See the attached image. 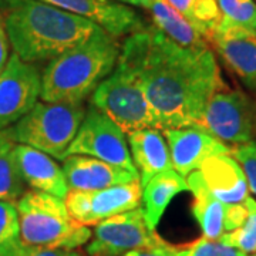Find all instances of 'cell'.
<instances>
[{"label":"cell","instance_id":"1","mask_svg":"<svg viewBox=\"0 0 256 256\" xmlns=\"http://www.w3.org/2000/svg\"><path fill=\"white\" fill-rule=\"evenodd\" d=\"M140 37L141 77L158 128L196 127L210 97L225 87L214 52L180 46L156 26Z\"/></svg>","mask_w":256,"mask_h":256},{"label":"cell","instance_id":"2","mask_svg":"<svg viewBox=\"0 0 256 256\" xmlns=\"http://www.w3.org/2000/svg\"><path fill=\"white\" fill-rule=\"evenodd\" d=\"M13 53L26 63L52 62L100 28L88 18L38 0H0Z\"/></svg>","mask_w":256,"mask_h":256},{"label":"cell","instance_id":"3","mask_svg":"<svg viewBox=\"0 0 256 256\" xmlns=\"http://www.w3.org/2000/svg\"><path fill=\"white\" fill-rule=\"evenodd\" d=\"M121 44L98 28L82 44L48 62L42 73L40 98L47 102H84L114 70Z\"/></svg>","mask_w":256,"mask_h":256},{"label":"cell","instance_id":"4","mask_svg":"<svg viewBox=\"0 0 256 256\" xmlns=\"http://www.w3.org/2000/svg\"><path fill=\"white\" fill-rule=\"evenodd\" d=\"M90 104L108 116L126 134L146 128L160 130L141 77L140 30L124 40L114 70L94 90Z\"/></svg>","mask_w":256,"mask_h":256},{"label":"cell","instance_id":"5","mask_svg":"<svg viewBox=\"0 0 256 256\" xmlns=\"http://www.w3.org/2000/svg\"><path fill=\"white\" fill-rule=\"evenodd\" d=\"M20 240L28 249H67L88 244L92 229L74 220L62 198L26 191L16 202Z\"/></svg>","mask_w":256,"mask_h":256},{"label":"cell","instance_id":"6","mask_svg":"<svg viewBox=\"0 0 256 256\" xmlns=\"http://www.w3.org/2000/svg\"><path fill=\"white\" fill-rule=\"evenodd\" d=\"M87 107L84 102L38 101L6 132L16 144L32 146L52 158L64 161L66 151L82 126Z\"/></svg>","mask_w":256,"mask_h":256},{"label":"cell","instance_id":"7","mask_svg":"<svg viewBox=\"0 0 256 256\" xmlns=\"http://www.w3.org/2000/svg\"><path fill=\"white\" fill-rule=\"evenodd\" d=\"M168 245L148 226L144 210L138 206L96 225L86 252L88 256H124L130 252Z\"/></svg>","mask_w":256,"mask_h":256},{"label":"cell","instance_id":"8","mask_svg":"<svg viewBox=\"0 0 256 256\" xmlns=\"http://www.w3.org/2000/svg\"><path fill=\"white\" fill-rule=\"evenodd\" d=\"M92 156L138 175L126 132L92 104L87 107L82 126L66 151V156Z\"/></svg>","mask_w":256,"mask_h":256},{"label":"cell","instance_id":"9","mask_svg":"<svg viewBox=\"0 0 256 256\" xmlns=\"http://www.w3.org/2000/svg\"><path fill=\"white\" fill-rule=\"evenodd\" d=\"M196 127L225 144L249 142L256 137V102L240 90L224 87L210 97Z\"/></svg>","mask_w":256,"mask_h":256},{"label":"cell","instance_id":"10","mask_svg":"<svg viewBox=\"0 0 256 256\" xmlns=\"http://www.w3.org/2000/svg\"><path fill=\"white\" fill-rule=\"evenodd\" d=\"M42 94V73L14 53L0 73V130L12 127L32 110Z\"/></svg>","mask_w":256,"mask_h":256},{"label":"cell","instance_id":"11","mask_svg":"<svg viewBox=\"0 0 256 256\" xmlns=\"http://www.w3.org/2000/svg\"><path fill=\"white\" fill-rule=\"evenodd\" d=\"M140 180L98 191H70L64 198L72 218L84 226H96L114 215L136 210L141 204Z\"/></svg>","mask_w":256,"mask_h":256},{"label":"cell","instance_id":"12","mask_svg":"<svg viewBox=\"0 0 256 256\" xmlns=\"http://www.w3.org/2000/svg\"><path fill=\"white\" fill-rule=\"evenodd\" d=\"M168 141L172 168L184 178L198 171L212 156L232 154V148L200 127L162 130Z\"/></svg>","mask_w":256,"mask_h":256},{"label":"cell","instance_id":"13","mask_svg":"<svg viewBox=\"0 0 256 256\" xmlns=\"http://www.w3.org/2000/svg\"><path fill=\"white\" fill-rule=\"evenodd\" d=\"M54 8L88 18L111 36H130L146 28L136 10L116 0H38Z\"/></svg>","mask_w":256,"mask_h":256},{"label":"cell","instance_id":"14","mask_svg":"<svg viewBox=\"0 0 256 256\" xmlns=\"http://www.w3.org/2000/svg\"><path fill=\"white\" fill-rule=\"evenodd\" d=\"M210 43L245 87L256 92V33L218 26Z\"/></svg>","mask_w":256,"mask_h":256},{"label":"cell","instance_id":"15","mask_svg":"<svg viewBox=\"0 0 256 256\" xmlns=\"http://www.w3.org/2000/svg\"><path fill=\"white\" fill-rule=\"evenodd\" d=\"M63 171L70 191H98L140 180L127 170L86 156H66Z\"/></svg>","mask_w":256,"mask_h":256},{"label":"cell","instance_id":"16","mask_svg":"<svg viewBox=\"0 0 256 256\" xmlns=\"http://www.w3.org/2000/svg\"><path fill=\"white\" fill-rule=\"evenodd\" d=\"M14 158L18 172L32 191L44 192L64 200L70 192L63 166L44 152L32 146L16 144Z\"/></svg>","mask_w":256,"mask_h":256},{"label":"cell","instance_id":"17","mask_svg":"<svg viewBox=\"0 0 256 256\" xmlns=\"http://www.w3.org/2000/svg\"><path fill=\"white\" fill-rule=\"evenodd\" d=\"M208 191L224 204H240L249 196L246 176L232 154L212 156L198 170Z\"/></svg>","mask_w":256,"mask_h":256},{"label":"cell","instance_id":"18","mask_svg":"<svg viewBox=\"0 0 256 256\" xmlns=\"http://www.w3.org/2000/svg\"><path fill=\"white\" fill-rule=\"evenodd\" d=\"M131 158L140 175L141 186L164 171L172 170L170 148L156 128L137 130L127 134Z\"/></svg>","mask_w":256,"mask_h":256},{"label":"cell","instance_id":"19","mask_svg":"<svg viewBox=\"0 0 256 256\" xmlns=\"http://www.w3.org/2000/svg\"><path fill=\"white\" fill-rule=\"evenodd\" d=\"M188 190L194 195L192 215L201 228L204 238L220 240L225 234V218L228 204L216 200L206 188L200 171H194L186 178Z\"/></svg>","mask_w":256,"mask_h":256},{"label":"cell","instance_id":"20","mask_svg":"<svg viewBox=\"0 0 256 256\" xmlns=\"http://www.w3.org/2000/svg\"><path fill=\"white\" fill-rule=\"evenodd\" d=\"M142 8L151 14L154 26L182 47H206L208 40L170 4L168 0H146Z\"/></svg>","mask_w":256,"mask_h":256},{"label":"cell","instance_id":"21","mask_svg":"<svg viewBox=\"0 0 256 256\" xmlns=\"http://www.w3.org/2000/svg\"><path fill=\"white\" fill-rule=\"evenodd\" d=\"M184 191H188L186 180L174 168L156 175L146 182V186H142V210L150 228L156 230L170 202Z\"/></svg>","mask_w":256,"mask_h":256},{"label":"cell","instance_id":"22","mask_svg":"<svg viewBox=\"0 0 256 256\" xmlns=\"http://www.w3.org/2000/svg\"><path fill=\"white\" fill-rule=\"evenodd\" d=\"M14 146L16 142L8 136L6 128L0 130V200L12 204L26 192V184L16 164Z\"/></svg>","mask_w":256,"mask_h":256},{"label":"cell","instance_id":"23","mask_svg":"<svg viewBox=\"0 0 256 256\" xmlns=\"http://www.w3.org/2000/svg\"><path fill=\"white\" fill-rule=\"evenodd\" d=\"M184 18L191 23L208 43L220 22V12L216 0H168Z\"/></svg>","mask_w":256,"mask_h":256},{"label":"cell","instance_id":"24","mask_svg":"<svg viewBox=\"0 0 256 256\" xmlns=\"http://www.w3.org/2000/svg\"><path fill=\"white\" fill-rule=\"evenodd\" d=\"M220 12V28L256 33L255 0H216Z\"/></svg>","mask_w":256,"mask_h":256},{"label":"cell","instance_id":"25","mask_svg":"<svg viewBox=\"0 0 256 256\" xmlns=\"http://www.w3.org/2000/svg\"><path fill=\"white\" fill-rule=\"evenodd\" d=\"M23 250L16 204L0 200V256H18Z\"/></svg>","mask_w":256,"mask_h":256},{"label":"cell","instance_id":"26","mask_svg":"<svg viewBox=\"0 0 256 256\" xmlns=\"http://www.w3.org/2000/svg\"><path fill=\"white\" fill-rule=\"evenodd\" d=\"M245 205L248 210L245 222L238 229L224 234L220 240L246 255H254L256 252V201L252 196H248Z\"/></svg>","mask_w":256,"mask_h":256},{"label":"cell","instance_id":"27","mask_svg":"<svg viewBox=\"0 0 256 256\" xmlns=\"http://www.w3.org/2000/svg\"><path fill=\"white\" fill-rule=\"evenodd\" d=\"M175 252L178 256H249L220 240H212L204 236L182 246H175Z\"/></svg>","mask_w":256,"mask_h":256},{"label":"cell","instance_id":"28","mask_svg":"<svg viewBox=\"0 0 256 256\" xmlns=\"http://www.w3.org/2000/svg\"><path fill=\"white\" fill-rule=\"evenodd\" d=\"M232 156L246 176L249 191L256 195V140L236 146L232 150Z\"/></svg>","mask_w":256,"mask_h":256},{"label":"cell","instance_id":"29","mask_svg":"<svg viewBox=\"0 0 256 256\" xmlns=\"http://www.w3.org/2000/svg\"><path fill=\"white\" fill-rule=\"evenodd\" d=\"M18 256H84L78 250H67V249H28L24 246V250Z\"/></svg>","mask_w":256,"mask_h":256},{"label":"cell","instance_id":"30","mask_svg":"<svg viewBox=\"0 0 256 256\" xmlns=\"http://www.w3.org/2000/svg\"><path fill=\"white\" fill-rule=\"evenodd\" d=\"M9 47L10 42L9 37H8V32H6L3 20L0 18V73L4 70L6 64L9 62Z\"/></svg>","mask_w":256,"mask_h":256},{"label":"cell","instance_id":"31","mask_svg":"<svg viewBox=\"0 0 256 256\" xmlns=\"http://www.w3.org/2000/svg\"><path fill=\"white\" fill-rule=\"evenodd\" d=\"M124 256H178L175 252V246L168 245L164 248H156V249H142V250H136L130 252Z\"/></svg>","mask_w":256,"mask_h":256},{"label":"cell","instance_id":"32","mask_svg":"<svg viewBox=\"0 0 256 256\" xmlns=\"http://www.w3.org/2000/svg\"><path fill=\"white\" fill-rule=\"evenodd\" d=\"M116 2H120V3H124V4H130V6H136V8H142L144 2L146 0H116Z\"/></svg>","mask_w":256,"mask_h":256},{"label":"cell","instance_id":"33","mask_svg":"<svg viewBox=\"0 0 256 256\" xmlns=\"http://www.w3.org/2000/svg\"><path fill=\"white\" fill-rule=\"evenodd\" d=\"M249 256H256V252H255V254H254V255H249Z\"/></svg>","mask_w":256,"mask_h":256},{"label":"cell","instance_id":"34","mask_svg":"<svg viewBox=\"0 0 256 256\" xmlns=\"http://www.w3.org/2000/svg\"><path fill=\"white\" fill-rule=\"evenodd\" d=\"M255 2H256V0H255Z\"/></svg>","mask_w":256,"mask_h":256}]
</instances>
